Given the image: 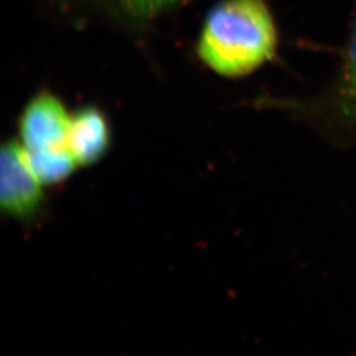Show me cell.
Listing matches in <instances>:
<instances>
[{"mask_svg": "<svg viewBox=\"0 0 356 356\" xmlns=\"http://www.w3.org/2000/svg\"><path fill=\"white\" fill-rule=\"evenodd\" d=\"M276 47V26L263 0H222L207 17L198 54L212 71L236 78L266 64Z\"/></svg>", "mask_w": 356, "mask_h": 356, "instance_id": "6da1fadb", "label": "cell"}, {"mask_svg": "<svg viewBox=\"0 0 356 356\" xmlns=\"http://www.w3.org/2000/svg\"><path fill=\"white\" fill-rule=\"evenodd\" d=\"M43 187L21 142H5L0 152V208L3 215L17 222H34L47 207Z\"/></svg>", "mask_w": 356, "mask_h": 356, "instance_id": "7a4b0ae2", "label": "cell"}, {"mask_svg": "<svg viewBox=\"0 0 356 356\" xmlns=\"http://www.w3.org/2000/svg\"><path fill=\"white\" fill-rule=\"evenodd\" d=\"M72 115L54 94L43 91L28 102L19 119L21 145L27 150L68 145Z\"/></svg>", "mask_w": 356, "mask_h": 356, "instance_id": "3957f363", "label": "cell"}, {"mask_svg": "<svg viewBox=\"0 0 356 356\" xmlns=\"http://www.w3.org/2000/svg\"><path fill=\"white\" fill-rule=\"evenodd\" d=\"M111 143V126L99 108L86 106L72 115L67 145L79 166L99 163L108 155Z\"/></svg>", "mask_w": 356, "mask_h": 356, "instance_id": "277c9868", "label": "cell"}, {"mask_svg": "<svg viewBox=\"0 0 356 356\" xmlns=\"http://www.w3.org/2000/svg\"><path fill=\"white\" fill-rule=\"evenodd\" d=\"M323 117L324 127L336 138H356V17L343 75Z\"/></svg>", "mask_w": 356, "mask_h": 356, "instance_id": "5b68a950", "label": "cell"}, {"mask_svg": "<svg viewBox=\"0 0 356 356\" xmlns=\"http://www.w3.org/2000/svg\"><path fill=\"white\" fill-rule=\"evenodd\" d=\"M24 150L31 170L44 186L63 184L79 166L68 145L40 150Z\"/></svg>", "mask_w": 356, "mask_h": 356, "instance_id": "8992f818", "label": "cell"}, {"mask_svg": "<svg viewBox=\"0 0 356 356\" xmlns=\"http://www.w3.org/2000/svg\"><path fill=\"white\" fill-rule=\"evenodd\" d=\"M121 6L135 15H152L179 0H118Z\"/></svg>", "mask_w": 356, "mask_h": 356, "instance_id": "52a82bcc", "label": "cell"}]
</instances>
